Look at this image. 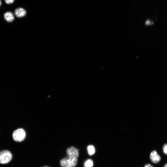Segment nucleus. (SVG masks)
I'll return each mask as SVG.
<instances>
[{
  "label": "nucleus",
  "mask_w": 167,
  "mask_h": 167,
  "mask_svg": "<svg viewBox=\"0 0 167 167\" xmlns=\"http://www.w3.org/2000/svg\"><path fill=\"white\" fill-rule=\"evenodd\" d=\"M67 156L60 161L61 167H75L78 162L79 153L78 149L74 147H71L66 150Z\"/></svg>",
  "instance_id": "f257e3e1"
},
{
  "label": "nucleus",
  "mask_w": 167,
  "mask_h": 167,
  "mask_svg": "<svg viewBox=\"0 0 167 167\" xmlns=\"http://www.w3.org/2000/svg\"><path fill=\"white\" fill-rule=\"evenodd\" d=\"M12 158V154L9 151L4 150L0 152V164H7L11 161Z\"/></svg>",
  "instance_id": "f03ea898"
},
{
  "label": "nucleus",
  "mask_w": 167,
  "mask_h": 167,
  "mask_svg": "<svg viewBox=\"0 0 167 167\" xmlns=\"http://www.w3.org/2000/svg\"><path fill=\"white\" fill-rule=\"evenodd\" d=\"M14 140L17 142H21L26 138V133L24 130L22 128H19L15 130L13 134Z\"/></svg>",
  "instance_id": "7ed1b4c3"
},
{
  "label": "nucleus",
  "mask_w": 167,
  "mask_h": 167,
  "mask_svg": "<svg viewBox=\"0 0 167 167\" xmlns=\"http://www.w3.org/2000/svg\"><path fill=\"white\" fill-rule=\"evenodd\" d=\"M150 159L154 163H158L160 161L161 158L156 150H153L150 154Z\"/></svg>",
  "instance_id": "20e7f679"
},
{
  "label": "nucleus",
  "mask_w": 167,
  "mask_h": 167,
  "mask_svg": "<svg viewBox=\"0 0 167 167\" xmlns=\"http://www.w3.org/2000/svg\"><path fill=\"white\" fill-rule=\"evenodd\" d=\"M27 14L26 10L22 8L19 7L16 8L14 11V14L18 18L24 17Z\"/></svg>",
  "instance_id": "39448f33"
},
{
  "label": "nucleus",
  "mask_w": 167,
  "mask_h": 167,
  "mask_svg": "<svg viewBox=\"0 0 167 167\" xmlns=\"http://www.w3.org/2000/svg\"><path fill=\"white\" fill-rule=\"evenodd\" d=\"M4 16L5 20L8 22H12L15 19L13 14L10 11L6 12L4 14Z\"/></svg>",
  "instance_id": "423d86ee"
},
{
  "label": "nucleus",
  "mask_w": 167,
  "mask_h": 167,
  "mask_svg": "<svg viewBox=\"0 0 167 167\" xmlns=\"http://www.w3.org/2000/svg\"><path fill=\"white\" fill-rule=\"evenodd\" d=\"M87 150L88 154L90 156H93L95 152V149L94 147L92 145L88 146L87 147Z\"/></svg>",
  "instance_id": "0eeeda50"
},
{
  "label": "nucleus",
  "mask_w": 167,
  "mask_h": 167,
  "mask_svg": "<svg viewBox=\"0 0 167 167\" xmlns=\"http://www.w3.org/2000/svg\"><path fill=\"white\" fill-rule=\"evenodd\" d=\"M93 160L90 159L87 160L84 162V167H93Z\"/></svg>",
  "instance_id": "6e6552de"
},
{
  "label": "nucleus",
  "mask_w": 167,
  "mask_h": 167,
  "mask_svg": "<svg viewBox=\"0 0 167 167\" xmlns=\"http://www.w3.org/2000/svg\"><path fill=\"white\" fill-rule=\"evenodd\" d=\"M5 3L8 5L13 4L15 0H4Z\"/></svg>",
  "instance_id": "1a4fd4ad"
},
{
  "label": "nucleus",
  "mask_w": 167,
  "mask_h": 167,
  "mask_svg": "<svg viewBox=\"0 0 167 167\" xmlns=\"http://www.w3.org/2000/svg\"><path fill=\"white\" fill-rule=\"evenodd\" d=\"M163 150L164 153L167 155V144H165L164 145Z\"/></svg>",
  "instance_id": "9d476101"
},
{
  "label": "nucleus",
  "mask_w": 167,
  "mask_h": 167,
  "mask_svg": "<svg viewBox=\"0 0 167 167\" xmlns=\"http://www.w3.org/2000/svg\"><path fill=\"white\" fill-rule=\"evenodd\" d=\"M144 167H153V166L150 164H147L145 165Z\"/></svg>",
  "instance_id": "9b49d317"
},
{
  "label": "nucleus",
  "mask_w": 167,
  "mask_h": 167,
  "mask_svg": "<svg viewBox=\"0 0 167 167\" xmlns=\"http://www.w3.org/2000/svg\"><path fill=\"white\" fill-rule=\"evenodd\" d=\"M150 23H151L150 22L149 20H147L146 22V25H150Z\"/></svg>",
  "instance_id": "f8f14e48"
},
{
  "label": "nucleus",
  "mask_w": 167,
  "mask_h": 167,
  "mask_svg": "<svg viewBox=\"0 0 167 167\" xmlns=\"http://www.w3.org/2000/svg\"><path fill=\"white\" fill-rule=\"evenodd\" d=\"M2 4V1L1 0H0V7L1 6Z\"/></svg>",
  "instance_id": "ddd939ff"
},
{
  "label": "nucleus",
  "mask_w": 167,
  "mask_h": 167,
  "mask_svg": "<svg viewBox=\"0 0 167 167\" xmlns=\"http://www.w3.org/2000/svg\"><path fill=\"white\" fill-rule=\"evenodd\" d=\"M42 167H50V166H43Z\"/></svg>",
  "instance_id": "4468645a"
},
{
  "label": "nucleus",
  "mask_w": 167,
  "mask_h": 167,
  "mask_svg": "<svg viewBox=\"0 0 167 167\" xmlns=\"http://www.w3.org/2000/svg\"><path fill=\"white\" fill-rule=\"evenodd\" d=\"M163 167H167V163Z\"/></svg>",
  "instance_id": "2eb2a0df"
}]
</instances>
